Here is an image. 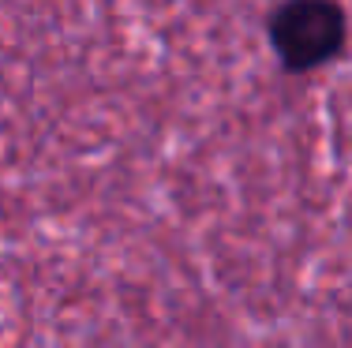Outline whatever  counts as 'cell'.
I'll return each instance as SVG.
<instances>
[{
  "label": "cell",
  "instance_id": "6da1fadb",
  "mask_svg": "<svg viewBox=\"0 0 352 348\" xmlns=\"http://www.w3.org/2000/svg\"><path fill=\"white\" fill-rule=\"evenodd\" d=\"M274 49L292 71L330 60L345 38V19L330 0H292L274 19Z\"/></svg>",
  "mask_w": 352,
  "mask_h": 348
}]
</instances>
